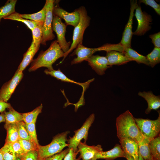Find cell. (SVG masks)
Masks as SVG:
<instances>
[{"label":"cell","mask_w":160,"mask_h":160,"mask_svg":"<svg viewBox=\"0 0 160 160\" xmlns=\"http://www.w3.org/2000/svg\"><path fill=\"white\" fill-rule=\"evenodd\" d=\"M116 127L117 136L119 140L128 138L138 143L144 138L134 118L129 110L121 113L116 118Z\"/></svg>","instance_id":"obj_1"},{"label":"cell","mask_w":160,"mask_h":160,"mask_svg":"<svg viewBox=\"0 0 160 160\" xmlns=\"http://www.w3.org/2000/svg\"><path fill=\"white\" fill-rule=\"evenodd\" d=\"M64 55L57 41L55 40L47 50L41 51L37 58L32 60L28 71H34L42 67H46L49 70H53L52 64L57 59L63 57Z\"/></svg>","instance_id":"obj_2"},{"label":"cell","mask_w":160,"mask_h":160,"mask_svg":"<svg viewBox=\"0 0 160 160\" xmlns=\"http://www.w3.org/2000/svg\"><path fill=\"white\" fill-rule=\"evenodd\" d=\"M76 9L80 15L79 21L77 25L74 27L72 43L68 50L64 54L61 62L63 61L70 53L76 48L79 44H82L84 31L89 25L91 18L88 15L85 7L81 6Z\"/></svg>","instance_id":"obj_3"},{"label":"cell","mask_w":160,"mask_h":160,"mask_svg":"<svg viewBox=\"0 0 160 160\" xmlns=\"http://www.w3.org/2000/svg\"><path fill=\"white\" fill-rule=\"evenodd\" d=\"M69 133L67 131L58 134L53 137L49 144L44 146L39 145L38 156L44 159L60 152L65 147H68L66 142L67 135Z\"/></svg>","instance_id":"obj_4"},{"label":"cell","mask_w":160,"mask_h":160,"mask_svg":"<svg viewBox=\"0 0 160 160\" xmlns=\"http://www.w3.org/2000/svg\"><path fill=\"white\" fill-rule=\"evenodd\" d=\"M155 120L135 118V122L143 137L149 141L157 137L160 131V113Z\"/></svg>","instance_id":"obj_5"},{"label":"cell","mask_w":160,"mask_h":160,"mask_svg":"<svg viewBox=\"0 0 160 160\" xmlns=\"http://www.w3.org/2000/svg\"><path fill=\"white\" fill-rule=\"evenodd\" d=\"M95 119L94 114L92 113L87 119L81 127L74 131L73 137H70L67 141L68 148H72L75 152L78 151V146L82 139L86 143L87 140L89 129Z\"/></svg>","instance_id":"obj_6"},{"label":"cell","mask_w":160,"mask_h":160,"mask_svg":"<svg viewBox=\"0 0 160 160\" xmlns=\"http://www.w3.org/2000/svg\"><path fill=\"white\" fill-rule=\"evenodd\" d=\"M55 1L46 0L44 5L46 8L45 19L42 26V36L41 44L46 45V42L53 40L55 36L53 33L52 23L53 9Z\"/></svg>","instance_id":"obj_7"},{"label":"cell","mask_w":160,"mask_h":160,"mask_svg":"<svg viewBox=\"0 0 160 160\" xmlns=\"http://www.w3.org/2000/svg\"><path fill=\"white\" fill-rule=\"evenodd\" d=\"M52 29L57 34L58 44L64 54L69 49L71 42H67L65 38L66 32V25L62 21L61 19L58 17L53 15Z\"/></svg>","instance_id":"obj_8"},{"label":"cell","mask_w":160,"mask_h":160,"mask_svg":"<svg viewBox=\"0 0 160 160\" xmlns=\"http://www.w3.org/2000/svg\"><path fill=\"white\" fill-rule=\"evenodd\" d=\"M135 9V16L137 20L138 24L137 28L133 33V34L142 36L151 29L150 25L152 19L150 15L142 11L140 5H138Z\"/></svg>","instance_id":"obj_9"},{"label":"cell","mask_w":160,"mask_h":160,"mask_svg":"<svg viewBox=\"0 0 160 160\" xmlns=\"http://www.w3.org/2000/svg\"><path fill=\"white\" fill-rule=\"evenodd\" d=\"M23 76V72H18L16 71L12 78L3 85L0 90V101L7 102Z\"/></svg>","instance_id":"obj_10"},{"label":"cell","mask_w":160,"mask_h":160,"mask_svg":"<svg viewBox=\"0 0 160 160\" xmlns=\"http://www.w3.org/2000/svg\"><path fill=\"white\" fill-rule=\"evenodd\" d=\"M138 5L137 1H131L130 13L128 22L123 31L122 39L119 43L124 48L131 47V41L133 35L132 25L134 12Z\"/></svg>","instance_id":"obj_11"},{"label":"cell","mask_w":160,"mask_h":160,"mask_svg":"<svg viewBox=\"0 0 160 160\" xmlns=\"http://www.w3.org/2000/svg\"><path fill=\"white\" fill-rule=\"evenodd\" d=\"M53 15L64 19L66 25H71L75 27L80 20V15L76 9L73 12H69L57 5L54 6Z\"/></svg>","instance_id":"obj_12"},{"label":"cell","mask_w":160,"mask_h":160,"mask_svg":"<svg viewBox=\"0 0 160 160\" xmlns=\"http://www.w3.org/2000/svg\"><path fill=\"white\" fill-rule=\"evenodd\" d=\"M86 61L88 62L92 68L99 75H104L106 70L111 67L108 65L105 56L93 55Z\"/></svg>","instance_id":"obj_13"},{"label":"cell","mask_w":160,"mask_h":160,"mask_svg":"<svg viewBox=\"0 0 160 160\" xmlns=\"http://www.w3.org/2000/svg\"><path fill=\"white\" fill-rule=\"evenodd\" d=\"M78 151L80 153L79 156L82 160H89L95 158L98 153L103 151L101 145L89 146L86 143L80 142L78 147Z\"/></svg>","instance_id":"obj_14"},{"label":"cell","mask_w":160,"mask_h":160,"mask_svg":"<svg viewBox=\"0 0 160 160\" xmlns=\"http://www.w3.org/2000/svg\"><path fill=\"white\" fill-rule=\"evenodd\" d=\"M71 55H76L77 57L71 62V65L79 63L87 60L95 52L98 51V48H90L86 47L82 44H79Z\"/></svg>","instance_id":"obj_15"},{"label":"cell","mask_w":160,"mask_h":160,"mask_svg":"<svg viewBox=\"0 0 160 160\" xmlns=\"http://www.w3.org/2000/svg\"><path fill=\"white\" fill-rule=\"evenodd\" d=\"M119 142L125 155L132 157L135 160H138L139 152L137 142L128 138L120 140Z\"/></svg>","instance_id":"obj_16"},{"label":"cell","mask_w":160,"mask_h":160,"mask_svg":"<svg viewBox=\"0 0 160 160\" xmlns=\"http://www.w3.org/2000/svg\"><path fill=\"white\" fill-rule=\"evenodd\" d=\"M138 95L145 99L148 103V107L145 113H149L152 110H157L160 107V97L153 94L151 91L139 92Z\"/></svg>","instance_id":"obj_17"},{"label":"cell","mask_w":160,"mask_h":160,"mask_svg":"<svg viewBox=\"0 0 160 160\" xmlns=\"http://www.w3.org/2000/svg\"><path fill=\"white\" fill-rule=\"evenodd\" d=\"M44 72L46 74L50 75L58 80H61V81L76 84H77L80 85L83 87V90H84V91L88 87L90 83L93 81L95 79L94 78H93L85 83L78 82L71 79L67 77L61 71L60 69H58L57 70H55L54 69L52 70L46 69L44 70Z\"/></svg>","instance_id":"obj_18"},{"label":"cell","mask_w":160,"mask_h":160,"mask_svg":"<svg viewBox=\"0 0 160 160\" xmlns=\"http://www.w3.org/2000/svg\"><path fill=\"white\" fill-rule=\"evenodd\" d=\"M119 157L125 158V155L120 145L117 144L110 150L106 151H103L98 153L95 158L96 159H102L105 160H113Z\"/></svg>","instance_id":"obj_19"},{"label":"cell","mask_w":160,"mask_h":160,"mask_svg":"<svg viewBox=\"0 0 160 160\" xmlns=\"http://www.w3.org/2000/svg\"><path fill=\"white\" fill-rule=\"evenodd\" d=\"M105 57L107 59L108 65L111 66L113 65H122L132 61L126 57L123 53L115 51L106 52Z\"/></svg>","instance_id":"obj_20"},{"label":"cell","mask_w":160,"mask_h":160,"mask_svg":"<svg viewBox=\"0 0 160 160\" xmlns=\"http://www.w3.org/2000/svg\"><path fill=\"white\" fill-rule=\"evenodd\" d=\"M39 49L35 47L33 42H32L31 46L24 54L22 60L16 71L17 72H23L26 67L32 62L34 56Z\"/></svg>","instance_id":"obj_21"},{"label":"cell","mask_w":160,"mask_h":160,"mask_svg":"<svg viewBox=\"0 0 160 160\" xmlns=\"http://www.w3.org/2000/svg\"><path fill=\"white\" fill-rule=\"evenodd\" d=\"M127 58L136 61L138 63H142L149 66L148 61L146 56L141 55L131 47L125 48L122 52Z\"/></svg>","instance_id":"obj_22"},{"label":"cell","mask_w":160,"mask_h":160,"mask_svg":"<svg viewBox=\"0 0 160 160\" xmlns=\"http://www.w3.org/2000/svg\"><path fill=\"white\" fill-rule=\"evenodd\" d=\"M4 127L7 131L6 143H13L19 139L17 123L4 125Z\"/></svg>","instance_id":"obj_23"},{"label":"cell","mask_w":160,"mask_h":160,"mask_svg":"<svg viewBox=\"0 0 160 160\" xmlns=\"http://www.w3.org/2000/svg\"><path fill=\"white\" fill-rule=\"evenodd\" d=\"M149 142L144 138L138 143L139 153L143 160H154L150 151Z\"/></svg>","instance_id":"obj_24"},{"label":"cell","mask_w":160,"mask_h":160,"mask_svg":"<svg viewBox=\"0 0 160 160\" xmlns=\"http://www.w3.org/2000/svg\"><path fill=\"white\" fill-rule=\"evenodd\" d=\"M5 120V125L17 123L23 121L22 113L15 110L12 107L9 109L8 111L4 112Z\"/></svg>","instance_id":"obj_25"},{"label":"cell","mask_w":160,"mask_h":160,"mask_svg":"<svg viewBox=\"0 0 160 160\" xmlns=\"http://www.w3.org/2000/svg\"><path fill=\"white\" fill-rule=\"evenodd\" d=\"M46 12V8L44 5L41 10L36 13L31 14H20V16L25 19L43 24L45 19Z\"/></svg>","instance_id":"obj_26"},{"label":"cell","mask_w":160,"mask_h":160,"mask_svg":"<svg viewBox=\"0 0 160 160\" xmlns=\"http://www.w3.org/2000/svg\"><path fill=\"white\" fill-rule=\"evenodd\" d=\"M17 0H8L5 4L0 7V23L2 18L7 17L15 11Z\"/></svg>","instance_id":"obj_27"},{"label":"cell","mask_w":160,"mask_h":160,"mask_svg":"<svg viewBox=\"0 0 160 160\" xmlns=\"http://www.w3.org/2000/svg\"><path fill=\"white\" fill-rule=\"evenodd\" d=\"M42 108L41 104L31 111L22 113L23 121L26 124L35 123L38 116L41 112Z\"/></svg>","instance_id":"obj_28"},{"label":"cell","mask_w":160,"mask_h":160,"mask_svg":"<svg viewBox=\"0 0 160 160\" xmlns=\"http://www.w3.org/2000/svg\"><path fill=\"white\" fill-rule=\"evenodd\" d=\"M4 19L21 22L25 24L31 30L38 25L39 24H43L23 18L20 16V14L16 12L4 18Z\"/></svg>","instance_id":"obj_29"},{"label":"cell","mask_w":160,"mask_h":160,"mask_svg":"<svg viewBox=\"0 0 160 160\" xmlns=\"http://www.w3.org/2000/svg\"><path fill=\"white\" fill-rule=\"evenodd\" d=\"M4 160H21L16 156L12 143H6L0 149Z\"/></svg>","instance_id":"obj_30"},{"label":"cell","mask_w":160,"mask_h":160,"mask_svg":"<svg viewBox=\"0 0 160 160\" xmlns=\"http://www.w3.org/2000/svg\"><path fill=\"white\" fill-rule=\"evenodd\" d=\"M150 151L154 160H160V137L158 136L149 142Z\"/></svg>","instance_id":"obj_31"},{"label":"cell","mask_w":160,"mask_h":160,"mask_svg":"<svg viewBox=\"0 0 160 160\" xmlns=\"http://www.w3.org/2000/svg\"><path fill=\"white\" fill-rule=\"evenodd\" d=\"M43 24L37 25L32 30L33 39L32 42L35 47L39 49L42 36V26Z\"/></svg>","instance_id":"obj_32"},{"label":"cell","mask_w":160,"mask_h":160,"mask_svg":"<svg viewBox=\"0 0 160 160\" xmlns=\"http://www.w3.org/2000/svg\"><path fill=\"white\" fill-rule=\"evenodd\" d=\"M146 57L149 63V66L152 68L160 62V48L154 47L153 50Z\"/></svg>","instance_id":"obj_33"},{"label":"cell","mask_w":160,"mask_h":160,"mask_svg":"<svg viewBox=\"0 0 160 160\" xmlns=\"http://www.w3.org/2000/svg\"><path fill=\"white\" fill-rule=\"evenodd\" d=\"M18 141L26 153L31 151L38 150L40 145H37L32 140L19 139Z\"/></svg>","instance_id":"obj_34"},{"label":"cell","mask_w":160,"mask_h":160,"mask_svg":"<svg viewBox=\"0 0 160 160\" xmlns=\"http://www.w3.org/2000/svg\"><path fill=\"white\" fill-rule=\"evenodd\" d=\"M19 139L32 140L30 138L25 127V123L23 121L17 123Z\"/></svg>","instance_id":"obj_35"},{"label":"cell","mask_w":160,"mask_h":160,"mask_svg":"<svg viewBox=\"0 0 160 160\" xmlns=\"http://www.w3.org/2000/svg\"><path fill=\"white\" fill-rule=\"evenodd\" d=\"M25 127L31 139L37 145H39L37 138L35 128V123L25 124Z\"/></svg>","instance_id":"obj_36"},{"label":"cell","mask_w":160,"mask_h":160,"mask_svg":"<svg viewBox=\"0 0 160 160\" xmlns=\"http://www.w3.org/2000/svg\"><path fill=\"white\" fill-rule=\"evenodd\" d=\"M12 145L16 156L21 160L26 153L22 147L19 141L12 143Z\"/></svg>","instance_id":"obj_37"},{"label":"cell","mask_w":160,"mask_h":160,"mask_svg":"<svg viewBox=\"0 0 160 160\" xmlns=\"http://www.w3.org/2000/svg\"><path fill=\"white\" fill-rule=\"evenodd\" d=\"M139 2L151 7L159 15H160V4L157 3L155 0H141L139 1Z\"/></svg>","instance_id":"obj_38"},{"label":"cell","mask_w":160,"mask_h":160,"mask_svg":"<svg viewBox=\"0 0 160 160\" xmlns=\"http://www.w3.org/2000/svg\"><path fill=\"white\" fill-rule=\"evenodd\" d=\"M69 150V148H67L59 153L44 159L43 160H62L68 152Z\"/></svg>","instance_id":"obj_39"},{"label":"cell","mask_w":160,"mask_h":160,"mask_svg":"<svg viewBox=\"0 0 160 160\" xmlns=\"http://www.w3.org/2000/svg\"><path fill=\"white\" fill-rule=\"evenodd\" d=\"M38 151H33L26 153L21 160H38Z\"/></svg>","instance_id":"obj_40"},{"label":"cell","mask_w":160,"mask_h":160,"mask_svg":"<svg viewBox=\"0 0 160 160\" xmlns=\"http://www.w3.org/2000/svg\"><path fill=\"white\" fill-rule=\"evenodd\" d=\"M79 153L78 151L75 152L72 148H69L68 152L64 158L63 160H80L81 159L79 157L76 158L77 156Z\"/></svg>","instance_id":"obj_41"},{"label":"cell","mask_w":160,"mask_h":160,"mask_svg":"<svg viewBox=\"0 0 160 160\" xmlns=\"http://www.w3.org/2000/svg\"><path fill=\"white\" fill-rule=\"evenodd\" d=\"M155 47L160 48V32L149 36Z\"/></svg>","instance_id":"obj_42"},{"label":"cell","mask_w":160,"mask_h":160,"mask_svg":"<svg viewBox=\"0 0 160 160\" xmlns=\"http://www.w3.org/2000/svg\"><path fill=\"white\" fill-rule=\"evenodd\" d=\"M12 107L10 104L7 102L0 101V112L3 113L6 108H10Z\"/></svg>","instance_id":"obj_43"},{"label":"cell","mask_w":160,"mask_h":160,"mask_svg":"<svg viewBox=\"0 0 160 160\" xmlns=\"http://www.w3.org/2000/svg\"><path fill=\"white\" fill-rule=\"evenodd\" d=\"M5 118L4 114V112H3L0 115V123L1 122H5Z\"/></svg>","instance_id":"obj_44"},{"label":"cell","mask_w":160,"mask_h":160,"mask_svg":"<svg viewBox=\"0 0 160 160\" xmlns=\"http://www.w3.org/2000/svg\"><path fill=\"white\" fill-rule=\"evenodd\" d=\"M127 160H135L132 157L127 155H125V158Z\"/></svg>","instance_id":"obj_45"},{"label":"cell","mask_w":160,"mask_h":160,"mask_svg":"<svg viewBox=\"0 0 160 160\" xmlns=\"http://www.w3.org/2000/svg\"><path fill=\"white\" fill-rule=\"evenodd\" d=\"M138 160H143V158L142 157L139 153V154Z\"/></svg>","instance_id":"obj_46"},{"label":"cell","mask_w":160,"mask_h":160,"mask_svg":"<svg viewBox=\"0 0 160 160\" xmlns=\"http://www.w3.org/2000/svg\"><path fill=\"white\" fill-rule=\"evenodd\" d=\"M0 160H4L2 155L0 152Z\"/></svg>","instance_id":"obj_47"},{"label":"cell","mask_w":160,"mask_h":160,"mask_svg":"<svg viewBox=\"0 0 160 160\" xmlns=\"http://www.w3.org/2000/svg\"><path fill=\"white\" fill-rule=\"evenodd\" d=\"M43 159L39 157L38 156V160H43Z\"/></svg>","instance_id":"obj_48"},{"label":"cell","mask_w":160,"mask_h":160,"mask_svg":"<svg viewBox=\"0 0 160 160\" xmlns=\"http://www.w3.org/2000/svg\"><path fill=\"white\" fill-rule=\"evenodd\" d=\"M96 160L97 159L95 158H94L89 160Z\"/></svg>","instance_id":"obj_49"}]
</instances>
